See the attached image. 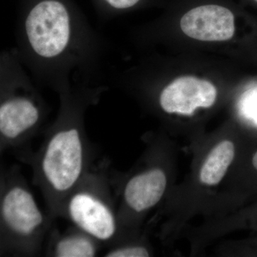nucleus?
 <instances>
[{
    "instance_id": "nucleus-1",
    "label": "nucleus",
    "mask_w": 257,
    "mask_h": 257,
    "mask_svg": "<svg viewBox=\"0 0 257 257\" xmlns=\"http://www.w3.org/2000/svg\"><path fill=\"white\" fill-rule=\"evenodd\" d=\"M2 237L10 248L35 251L47 220L28 187L20 180L5 184L0 199Z\"/></svg>"
},
{
    "instance_id": "nucleus-2",
    "label": "nucleus",
    "mask_w": 257,
    "mask_h": 257,
    "mask_svg": "<svg viewBox=\"0 0 257 257\" xmlns=\"http://www.w3.org/2000/svg\"><path fill=\"white\" fill-rule=\"evenodd\" d=\"M25 31L30 47L39 57L55 58L62 55L70 43V16L60 2L45 0L29 13Z\"/></svg>"
},
{
    "instance_id": "nucleus-3",
    "label": "nucleus",
    "mask_w": 257,
    "mask_h": 257,
    "mask_svg": "<svg viewBox=\"0 0 257 257\" xmlns=\"http://www.w3.org/2000/svg\"><path fill=\"white\" fill-rule=\"evenodd\" d=\"M100 192L81 181L67 197L62 214L96 241L107 242L116 235L117 222L112 206Z\"/></svg>"
},
{
    "instance_id": "nucleus-4",
    "label": "nucleus",
    "mask_w": 257,
    "mask_h": 257,
    "mask_svg": "<svg viewBox=\"0 0 257 257\" xmlns=\"http://www.w3.org/2000/svg\"><path fill=\"white\" fill-rule=\"evenodd\" d=\"M216 95V87L211 82L194 77H182L162 91L160 104L170 114L192 115L197 108L211 107Z\"/></svg>"
},
{
    "instance_id": "nucleus-5",
    "label": "nucleus",
    "mask_w": 257,
    "mask_h": 257,
    "mask_svg": "<svg viewBox=\"0 0 257 257\" xmlns=\"http://www.w3.org/2000/svg\"><path fill=\"white\" fill-rule=\"evenodd\" d=\"M180 26L191 38L206 42L225 41L234 35V15L219 5L197 7L182 17Z\"/></svg>"
},
{
    "instance_id": "nucleus-6",
    "label": "nucleus",
    "mask_w": 257,
    "mask_h": 257,
    "mask_svg": "<svg viewBox=\"0 0 257 257\" xmlns=\"http://www.w3.org/2000/svg\"><path fill=\"white\" fill-rule=\"evenodd\" d=\"M40 109L31 98L10 96L0 104V138L2 147L20 141L35 127L40 119Z\"/></svg>"
},
{
    "instance_id": "nucleus-7",
    "label": "nucleus",
    "mask_w": 257,
    "mask_h": 257,
    "mask_svg": "<svg viewBox=\"0 0 257 257\" xmlns=\"http://www.w3.org/2000/svg\"><path fill=\"white\" fill-rule=\"evenodd\" d=\"M165 172L152 168L134 176L126 182L123 199L130 209L141 213L151 209L160 202L167 187Z\"/></svg>"
},
{
    "instance_id": "nucleus-8",
    "label": "nucleus",
    "mask_w": 257,
    "mask_h": 257,
    "mask_svg": "<svg viewBox=\"0 0 257 257\" xmlns=\"http://www.w3.org/2000/svg\"><path fill=\"white\" fill-rule=\"evenodd\" d=\"M234 155V145L231 142L224 140L218 144L208 155L201 169L200 182L209 186L219 184L232 163Z\"/></svg>"
},
{
    "instance_id": "nucleus-9",
    "label": "nucleus",
    "mask_w": 257,
    "mask_h": 257,
    "mask_svg": "<svg viewBox=\"0 0 257 257\" xmlns=\"http://www.w3.org/2000/svg\"><path fill=\"white\" fill-rule=\"evenodd\" d=\"M92 236L79 230L56 240L52 253L58 257H92L98 251L97 243Z\"/></svg>"
},
{
    "instance_id": "nucleus-10",
    "label": "nucleus",
    "mask_w": 257,
    "mask_h": 257,
    "mask_svg": "<svg viewBox=\"0 0 257 257\" xmlns=\"http://www.w3.org/2000/svg\"><path fill=\"white\" fill-rule=\"evenodd\" d=\"M239 106L243 116L257 123V87L250 88L243 93Z\"/></svg>"
},
{
    "instance_id": "nucleus-11",
    "label": "nucleus",
    "mask_w": 257,
    "mask_h": 257,
    "mask_svg": "<svg viewBox=\"0 0 257 257\" xmlns=\"http://www.w3.org/2000/svg\"><path fill=\"white\" fill-rule=\"evenodd\" d=\"M150 256L148 250L144 246H125L111 248L105 253L106 257H146Z\"/></svg>"
},
{
    "instance_id": "nucleus-12",
    "label": "nucleus",
    "mask_w": 257,
    "mask_h": 257,
    "mask_svg": "<svg viewBox=\"0 0 257 257\" xmlns=\"http://www.w3.org/2000/svg\"><path fill=\"white\" fill-rule=\"evenodd\" d=\"M140 0H106L113 8L116 9H126L131 8L138 3Z\"/></svg>"
},
{
    "instance_id": "nucleus-13",
    "label": "nucleus",
    "mask_w": 257,
    "mask_h": 257,
    "mask_svg": "<svg viewBox=\"0 0 257 257\" xmlns=\"http://www.w3.org/2000/svg\"><path fill=\"white\" fill-rule=\"evenodd\" d=\"M252 164L254 168L257 170V152L255 153V155H253L252 159Z\"/></svg>"
},
{
    "instance_id": "nucleus-14",
    "label": "nucleus",
    "mask_w": 257,
    "mask_h": 257,
    "mask_svg": "<svg viewBox=\"0 0 257 257\" xmlns=\"http://www.w3.org/2000/svg\"><path fill=\"white\" fill-rule=\"evenodd\" d=\"M255 1L257 2V0H255Z\"/></svg>"
}]
</instances>
